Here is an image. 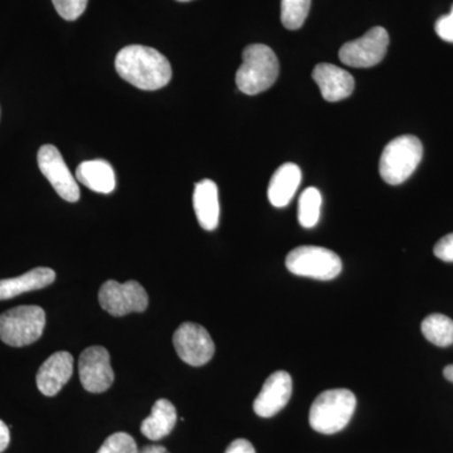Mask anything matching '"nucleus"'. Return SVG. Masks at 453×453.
Segmentation results:
<instances>
[{
	"label": "nucleus",
	"mask_w": 453,
	"mask_h": 453,
	"mask_svg": "<svg viewBox=\"0 0 453 453\" xmlns=\"http://www.w3.org/2000/svg\"><path fill=\"white\" fill-rule=\"evenodd\" d=\"M115 68L122 80L144 91L165 88L173 76L172 65L163 53L140 44L120 50Z\"/></svg>",
	"instance_id": "f257e3e1"
},
{
	"label": "nucleus",
	"mask_w": 453,
	"mask_h": 453,
	"mask_svg": "<svg viewBox=\"0 0 453 453\" xmlns=\"http://www.w3.org/2000/svg\"><path fill=\"white\" fill-rule=\"evenodd\" d=\"M242 57L243 64L235 74L238 89L250 96L267 91L280 73L276 53L266 44H250Z\"/></svg>",
	"instance_id": "f03ea898"
},
{
	"label": "nucleus",
	"mask_w": 453,
	"mask_h": 453,
	"mask_svg": "<svg viewBox=\"0 0 453 453\" xmlns=\"http://www.w3.org/2000/svg\"><path fill=\"white\" fill-rule=\"evenodd\" d=\"M356 408L357 398L350 390H325L310 408V426L319 434H338L347 427Z\"/></svg>",
	"instance_id": "7ed1b4c3"
},
{
	"label": "nucleus",
	"mask_w": 453,
	"mask_h": 453,
	"mask_svg": "<svg viewBox=\"0 0 453 453\" xmlns=\"http://www.w3.org/2000/svg\"><path fill=\"white\" fill-rule=\"evenodd\" d=\"M422 157L423 145L421 140L416 136L403 135L393 139L381 153V179L390 186L404 183L416 172Z\"/></svg>",
	"instance_id": "20e7f679"
},
{
	"label": "nucleus",
	"mask_w": 453,
	"mask_h": 453,
	"mask_svg": "<svg viewBox=\"0 0 453 453\" xmlns=\"http://www.w3.org/2000/svg\"><path fill=\"white\" fill-rule=\"evenodd\" d=\"M46 326L40 306H18L0 315V339L9 347L22 348L37 342Z\"/></svg>",
	"instance_id": "39448f33"
},
{
	"label": "nucleus",
	"mask_w": 453,
	"mask_h": 453,
	"mask_svg": "<svg viewBox=\"0 0 453 453\" xmlns=\"http://www.w3.org/2000/svg\"><path fill=\"white\" fill-rule=\"evenodd\" d=\"M286 267L296 276L330 281L340 275L342 264L335 252L324 247L301 246L288 253Z\"/></svg>",
	"instance_id": "423d86ee"
},
{
	"label": "nucleus",
	"mask_w": 453,
	"mask_h": 453,
	"mask_svg": "<svg viewBox=\"0 0 453 453\" xmlns=\"http://www.w3.org/2000/svg\"><path fill=\"white\" fill-rule=\"evenodd\" d=\"M98 301L101 308L116 318L145 311L149 305L148 292L133 280L125 283L109 280L101 286Z\"/></svg>",
	"instance_id": "0eeeda50"
},
{
	"label": "nucleus",
	"mask_w": 453,
	"mask_h": 453,
	"mask_svg": "<svg viewBox=\"0 0 453 453\" xmlns=\"http://www.w3.org/2000/svg\"><path fill=\"white\" fill-rule=\"evenodd\" d=\"M388 46V32L383 27H374L363 37L345 43L339 50V58L349 67L369 68L383 61Z\"/></svg>",
	"instance_id": "6e6552de"
},
{
	"label": "nucleus",
	"mask_w": 453,
	"mask_h": 453,
	"mask_svg": "<svg viewBox=\"0 0 453 453\" xmlns=\"http://www.w3.org/2000/svg\"><path fill=\"white\" fill-rule=\"evenodd\" d=\"M173 344L178 357L192 366L207 365L216 351L210 333L196 323L181 324L173 335Z\"/></svg>",
	"instance_id": "1a4fd4ad"
},
{
	"label": "nucleus",
	"mask_w": 453,
	"mask_h": 453,
	"mask_svg": "<svg viewBox=\"0 0 453 453\" xmlns=\"http://www.w3.org/2000/svg\"><path fill=\"white\" fill-rule=\"evenodd\" d=\"M37 160L42 174L50 181L57 195L67 202L79 201L81 196L79 184L56 146L50 144L42 146L38 150Z\"/></svg>",
	"instance_id": "9d476101"
},
{
	"label": "nucleus",
	"mask_w": 453,
	"mask_h": 453,
	"mask_svg": "<svg viewBox=\"0 0 453 453\" xmlns=\"http://www.w3.org/2000/svg\"><path fill=\"white\" fill-rule=\"evenodd\" d=\"M80 380L89 393H104L112 386L113 375L109 351L104 347H89L79 362Z\"/></svg>",
	"instance_id": "9b49d317"
},
{
	"label": "nucleus",
	"mask_w": 453,
	"mask_h": 453,
	"mask_svg": "<svg viewBox=\"0 0 453 453\" xmlns=\"http://www.w3.org/2000/svg\"><path fill=\"white\" fill-rule=\"evenodd\" d=\"M291 395V375L285 371L273 372L253 402V411L262 418H270L286 407Z\"/></svg>",
	"instance_id": "f8f14e48"
},
{
	"label": "nucleus",
	"mask_w": 453,
	"mask_h": 453,
	"mask_svg": "<svg viewBox=\"0 0 453 453\" xmlns=\"http://www.w3.org/2000/svg\"><path fill=\"white\" fill-rule=\"evenodd\" d=\"M73 372V357L68 351H57L41 365L37 387L42 395L55 396L61 392Z\"/></svg>",
	"instance_id": "ddd939ff"
},
{
	"label": "nucleus",
	"mask_w": 453,
	"mask_h": 453,
	"mask_svg": "<svg viewBox=\"0 0 453 453\" xmlns=\"http://www.w3.org/2000/svg\"><path fill=\"white\" fill-rule=\"evenodd\" d=\"M312 79L320 88L321 96L329 103H338L350 96L356 81L348 71L335 65L320 64L312 71Z\"/></svg>",
	"instance_id": "4468645a"
},
{
	"label": "nucleus",
	"mask_w": 453,
	"mask_h": 453,
	"mask_svg": "<svg viewBox=\"0 0 453 453\" xmlns=\"http://www.w3.org/2000/svg\"><path fill=\"white\" fill-rule=\"evenodd\" d=\"M196 219L205 231H214L219 225V187L211 179L199 181L193 195Z\"/></svg>",
	"instance_id": "2eb2a0df"
},
{
	"label": "nucleus",
	"mask_w": 453,
	"mask_h": 453,
	"mask_svg": "<svg viewBox=\"0 0 453 453\" xmlns=\"http://www.w3.org/2000/svg\"><path fill=\"white\" fill-rule=\"evenodd\" d=\"M301 169L296 164L286 163L276 170L268 186V199L276 208H283L296 195L301 184Z\"/></svg>",
	"instance_id": "dca6fc26"
},
{
	"label": "nucleus",
	"mask_w": 453,
	"mask_h": 453,
	"mask_svg": "<svg viewBox=\"0 0 453 453\" xmlns=\"http://www.w3.org/2000/svg\"><path fill=\"white\" fill-rule=\"evenodd\" d=\"M55 280L56 273L49 267L33 268L25 275L0 280V301L13 299L25 292L41 290Z\"/></svg>",
	"instance_id": "f3484780"
},
{
	"label": "nucleus",
	"mask_w": 453,
	"mask_h": 453,
	"mask_svg": "<svg viewBox=\"0 0 453 453\" xmlns=\"http://www.w3.org/2000/svg\"><path fill=\"white\" fill-rule=\"evenodd\" d=\"M76 180L94 192L110 195L115 190L116 177L111 164L106 160H88L77 166Z\"/></svg>",
	"instance_id": "a211bd4d"
},
{
	"label": "nucleus",
	"mask_w": 453,
	"mask_h": 453,
	"mask_svg": "<svg viewBox=\"0 0 453 453\" xmlns=\"http://www.w3.org/2000/svg\"><path fill=\"white\" fill-rule=\"evenodd\" d=\"M178 414L174 404L168 399L155 402L150 416L142 423V434L150 441H160L169 436L177 425Z\"/></svg>",
	"instance_id": "6ab92c4d"
},
{
	"label": "nucleus",
	"mask_w": 453,
	"mask_h": 453,
	"mask_svg": "<svg viewBox=\"0 0 453 453\" xmlns=\"http://www.w3.org/2000/svg\"><path fill=\"white\" fill-rule=\"evenodd\" d=\"M422 333L432 344L449 347L453 344V320L442 314L429 315L423 320Z\"/></svg>",
	"instance_id": "aec40b11"
},
{
	"label": "nucleus",
	"mask_w": 453,
	"mask_h": 453,
	"mask_svg": "<svg viewBox=\"0 0 453 453\" xmlns=\"http://www.w3.org/2000/svg\"><path fill=\"white\" fill-rule=\"evenodd\" d=\"M321 204H323V196L316 188H308L303 190L299 199V216L300 225L303 228H314L320 219Z\"/></svg>",
	"instance_id": "412c9836"
},
{
	"label": "nucleus",
	"mask_w": 453,
	"mask_h": 453,
	"mask_svg": "<svg viewBox=\"0 0 453 453\" xmlns=\"http://www.w3.org/2000/svg\"><path fill=\"white\" fill-rule=\"evenodd\" d=\"M311 0H281V22L290 31H296L309 16Z\"/></svg>",
	"instance_id": "4be33fe9"
},
{
	"label": "nucleus",
	"mask_w": 453,
	"mask_h": 453,
	"mask_svg": "<svg viewBox=\"0 0 453 453\" xmlns=\"http://www.w3.org/2000/svg\"><path fill=\"white\" fill-rule=\"evenodd\" d=\"M97 453H139V449L129 434L118 432L106 438Z\"/></svg>",
	"instance_id": "5701e85b"
},
{
	"label": "nucleus",
	"mask_w": 453,
	"mask_h": 453,
	"mask_svg": "<svg viewBox=\"0 0 453 453\" xmlns=\"http://www.w3.org/2000/svg\"><path fill=\"white\" fill-rule=\"evenodd\" d=\"M52 3L59 16L73 22L85 13L88 0H52Z\"/></svg>",
	"instance_id": "b1692460"
},
{
	"label": "nucleus",
	"mask_w": 453,
	"mask_h": 453,
	"mask_svg": "<svg viewBox=\"0 0 453 453\" xmlns=\"http://www.w3.org/2000/svg\"><path fill=\"white\" fill-rule=\"evenodd\" d=\"M434 256L445 262H453V234L445 235L434 246Z\"/></svg>",
	"instance_id": "393cba45"
},
{
	"label": "nucleus",
	"mask_w": 453,
	"mask_h": 453,
	"mask_svg": "<svg viewBox=\"0 0 453 453\" xmlns=\"http://www.w3.org/2000/svg\"><path fill=\"white\" fill-rule=\"evenodd\" d=\"M434 28L441 40L453 43V7L449 16L441 17L437 20Z\"/></svg>",
	"instance_id": "a878e982"
},
{
	"label": "nucleus",
	"mask_w": 453,
	"mask_h": 453,
	"mask_svg": "<svg viewBox=\"0 0 453 453\" xmlns=\"http://www.w3.org/2000/svg\"><path fill=\"white\" fill-rule=\"evenodd\" d=\"M225 453H256L255 447L250 441L243 440V438H238L234 441L228 449H226Z\"/></svg>",
	"instance_id": "bb28decb"
},
{
	"label": "nucleus",
	"mask_w": 453,
	"mask_h": 453,
	"mask_svg": "<svg viewBox=\"0 0 453 453\" xmlns=\"http://www.w3.org/2000/svg\"><path fill=\"white\" fill-rule=\"evenodd\" d=\"M9 442H11V432L8 426L0 419V453L8 449Z\"/></svg>",
	"instance_id": "cd10ccee"
},
{
	"label": "nucleus",
	"mask_w": 453,
	"mask_h": 453,
	"mask_svg": "<svg viewBox=\"0 0 453 453\" xmlns=\"http://www.w3.org/2000/svg\"><path fill=\"white\" fill-rule=\"evenodd\" d=\"M139 453H169L165 447L159 445L145 446L144 449H140Z\"/></svg>",
	"instance_id": "c85d7f7f"
},
{
	"label": "nucleus",
	"mask_w": 453,
	"mask_h": 453,
	"mask_svg": "<svg viewBox=\"0 0 453 453\" xmlns=\"http://www.w3.org/2000/svg\"><path fill=\"white\" fill-rule=\"evenodd\" d=\"M443 375H445L447 380L453 383V365L446 366L445 371H443Z\"/></svg>",
	"instance_id": "c756f323"
},
{
	"label": "nucleus",
	"mask_w": 453,
	"mask_h": 453,
	"mask_svg": "<svg viewBox=\"0 0 453 453\" xmlns=\"http://www.w3.org/2000/svg\"><path fill=\"white\" fill-rule=\"evenodd\" d=\"M177 2L187 3V2H192V0H177Z\"/></svg>",
	"instance_id": "7c9ffc66"
}]
</instances>
